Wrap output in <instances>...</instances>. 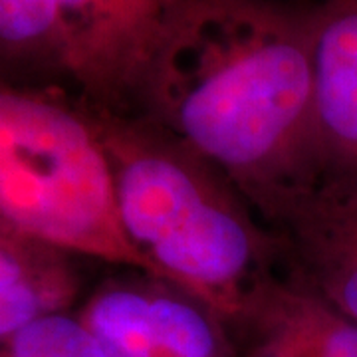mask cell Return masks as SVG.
<instances>
[{
  "mask_svg": "<svg viewBox=\"0 0 357 357\" xmlns=\"http://www.w3.org/2000/svg\"><path fill=\"white\" fill-rule=\"evenodd\" d=\"M0 357H105L72 312L34 319L0 344Z\"/></svg>",
  "mask_w": 357,
  "mask_h": 357,
  "instance_id": "obj_11",
  "label": "cell"
},
{
  "mask_svg": "<svg viewBox=\"0 0 357 357\" xmlns=\"http://www.w3.org/2000/svg\"><path fill=\"white\" fill-rule=\"evenodd\" d=\"M312 0H183L135 114L217 167L272 230L316 189Z\"/></svg>",
  "mask_w": 357,
  "mask_h": 357,
  "instance_id": "obj_1",
  "label": "cell"
},
{
  "mask_svg": "<svg viewBox=\"0 0 357 357\" xmlns=\"http://www.w3.org/2000/svg\"><path fill=\"white\" fill-rule=\"evenodd\" d=\"M288 280L357 324V185H321L274 230Z\"/></svg>",
  "mask_w": 357,
  "mask_h": 357,
  "instance_id": "obj_7",
  "label": "cell"
},
{
  "mask_svg": "<svg viewBox=\"0 0 357 357\" xmlns=\"http://www.w3.org/2000/svg\"><path fill=\"white\" fill-rule=\"evenodd\" d=\"M105 357H241L215 310L139 270L109 276L76 312Z\"/></svg>",
  "mask_w": 357,
  "mask_h": 357,
  "instance_id": "obj_4",
  "label": "cell"
},
{
  "mask_svg": "<svg viewBox=\"0 0 357 357\" xmlns=\"http://www.w3.org/2000/svg\"><path fill=\"white\" fill-rule=\"evenodd\" d=\"M74 256L24 238L0 241V344L56 312H70L79 294Z\"/></svg>",
  "mask_w": 357,
  "mask_h": 357,
  "instance_id": "obj_9",
  "label": "cell"
},
{
  "mask_svg": "<svg viewBox=\"0 0 357 357\" xmlns=\"http://www.w3.org/2000/svg\"><path fill=\"white\" fill-rule=\"evenodd\" d=\"M318 185H357V0H312Z\"/></svg>",
  "mask_w": 357,
  "mask_h": 357,
  "instance_id": "obj_6",
  "label": "cell"
},
{
  "mask_svg": "<svg viewBox=\"0 0 357 357\" xmlns=\"http://www.w3.org/2000/svg\"><path fill=\"white\" fill-rule=\"evenodd\" d=\"M241 357H357V324L286 280L236 333Z\"/></svg>",
  "mask_w": 357,
  "mask_h": 357,
  "instance_id": "obj_8",
  "label": "cell"
},
{
  "mask_svg": "<svg viewBox=\"0 0 357 357\" xmlns=\"http://www.w3.org/2000/svg\"><path fill=\"white\" fill-rule=\"evenodd\" d=\"M77 96L135 114L149 66L183 0H56Z\"/></svg>",
  "mask_w": 357,
  "mask_h": 357,
  "instance_id": "obj_5",
  "label": "cell"
},
{
  "mask_svg": "<svg viewBox=\"0 0 357 357\" xmlns=\"http://www.w3.org/2000/svg\"><path fill=\"white\" fill-rule=\"evenodd\" d=\"M14 234L10 232H6V230H0V241H6V238H13Z\"/></svg>",
  "mask_w": 357,
  "mask_h": 357,
  "instance_id": "obj_12",
  "label": "cell"
},
{
  "mask_svg": "<svg viewBox=\"0 0 357 357\" xmlns=\"http://www.w3.org/2000/svg\"><path fill=\"white\" fill-rule=\"evenodd\" d=\"M0 230L151 274L119 227L93 105L60 88L0 79Z\"/></svg>",
  "mask_w": 357,
  "mask_h": 357,
  "instance_id": "obj_3",
  "label": "cell"
},
{
  "mask_svg": "<svg viewBox=\"0 0 357 357\" xmlns=\"http://www.w3.org/2000/svg\"><path fill=\"white\" fill-rule=\"evenodd\" d=\"M0 79L56 88L70 79L56 0H0Z\"/></svg>",
  "mask_w": 357,
  "mask_h": 357,
  "instance_id": "obj_10",
  "label": "cell"
},
{
  "mask_svg": "<svg viewBox=\"0 0 357 357\" xmlns=\"http://www.w3.org/2000/svg\"><path fill=\"white\" fill-rule=\"evenodd\" d=\"M115 208L151 274L189 292L241 332L288 280L278 234L217 167L137 114L93 105Z\"/></svg>",
  "mask_w": 357,
  "mask_h": 357,
  "instance_id": "obj_2",
  "label": "cell"
}]
</instances>
